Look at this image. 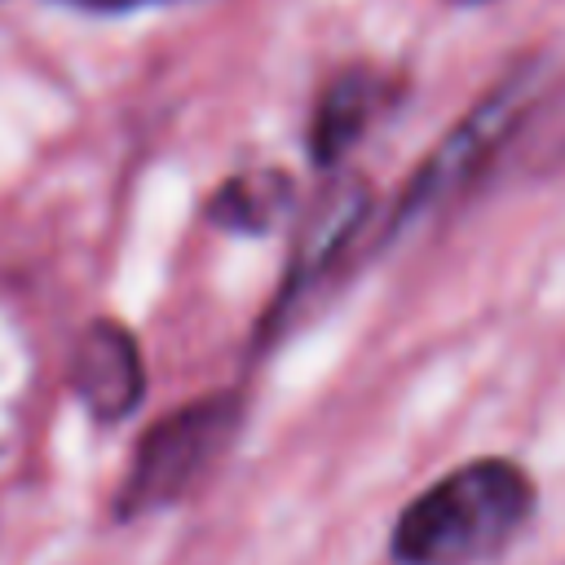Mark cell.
<instances>
[{
	"label": "cell",
	"mask_w": 565,
	"mask_h": 565,
	"mask_svg": "<svg viewBox=\"0 0 565 565\" xmlns=\"http://www.w3.org/2000/svg\"><path fill=\"white\" fill-rule=\"evenodd\" d=\"M508 154H525V168H534V172L565 163V84H556V88L539 84Z\"/></svg>",
	"instance_id": "obj_8"
},
{
	"label": "cell",
	"mask_w": 565,
	"mask_h": 565,
	"mask_svg": "<svg viewBox=\"0 0 565 565\" xmlns=\"http://www.w3.org/2000/svg\"><path fill=\"white\" fill-rule=\"evenodd\" d=\"M539 57H516L441 137L437 146L419 159V168L406 177V185L397 190L388 216H384V238H397L402 230H411L419 216L455 203L490 163L508 159L512 137L521 128V115L530 106V97L539 93Z\"/></svg>",
	"instance_id": "obj_3"
},
{
	"label": "cell",
	"mask_w": 565,
	"mask_h": 565,
	"mask_svg": "<svg viewBox=\"0 0 565 565\" xmlns=\"http://www.w3.org/2000/svg\"><path fill=\"white\" fill-rule=\"evenodd\" d=\"M243 419H247V402L238 388H216L159 415L132 446L124 481L110 499V516L141 521L185 503L234 450Z\"/></svg>",
	"instance_id": "obj_2"
},
{
	"label": "cell",
	"mask_w": 565,
	"mask_h": 565,
	"mask_svg": "<svg viewBox=\"0 0 565 565\" xmlns=\"http://www.w3.org/2000/svg\"><path fill=\"white\" fill-rule=\"evenodd\" d=\"M66 380L97 424H124L146 402V358L137 335L119 318H93L71 344Z\"/></svg>",
	"instance_id": "obj_5"
},
{
	"label": "cell",
	"mask_w": 565,
	"mask_h": 565,
	"mask_svg": "<svg viewBox=\"0 0 565 565\" xmlns=\"http://www.w3.org/2000/svg\"><path fill=\"white\" fill-rule=\"evenodd\" d=\"M397 84L388 71L371 66V62H349L340 66L313 97L309 110V128H305V150L309 163L331 172L344 163V154L375 128V119L393 106Z\"/></svg>",
	"instance_id": "obj_6"
},
{
	"label": "cell",
	"mask_w": 565,
	"mask_h": 565,
	"mask_svg": "<svg viewBox=\"0 0 565 565\" xmlns=\"http://www.w3.org/2000/svg\"><path fill=\"white\" fill-rule=\"evenodd\" d=\"M539 486L512 455H477L424 486L388 530L393 565H490L534 521Z\"/></svg>",
	"instance_id": "obj_1"
},
{
	"label": "cell",
	"mask_w": 565,
	"mask_h": 565,
	"mask_svg": "<svg viewBox=\"0 0 565 565\" xmlns=\"http://www.w3.org/2000/svg\"><path fill=\"white\" fill-rule=\"evenodd\" d=\"M291 199H296V181L287 168H274V163H256V168H243L234 177H225L203 216L207 225H216L221 234H247V238H265L282 225V216L291 212Z\"/></svg>",
	"instance_id": "obj_7"
},
{
	"label": "cell",
	"mask_w": 565,
	"mask_h": 565,
	"mask_svg": "<svg viewBox=\"0 0 565 565\" xmlns=\"http://www.w3.org/2000/svg\"><path fill=\"white\" fill-rule=\"evenodd\" d=\"M71 9H88V13H137V9H154V4H177V0H62Z\"/></svg>",
	"instance_id": "obj_9"
},
{
	"label": "cell",
	"mask_w": 565,
	"mask_h": 565,
	"mask_svg": "<svg viewBox=\"0 0 565 565\" xmlns=\"http://www.w3.org/2000/svg\"><path fill=\"white\" fill-rule=\"evenodd\" d=\"M371 207H375V190L362 172L331 168L322 177V185L313 190V199L296 216L282 278H278V287L269 296V309L256 327L260 344H274L291 327V318L309 305V296L349 260L358 234L371 221Z\"/></svg>",
	"instance_id": "obj_4"
}]
</instances>
